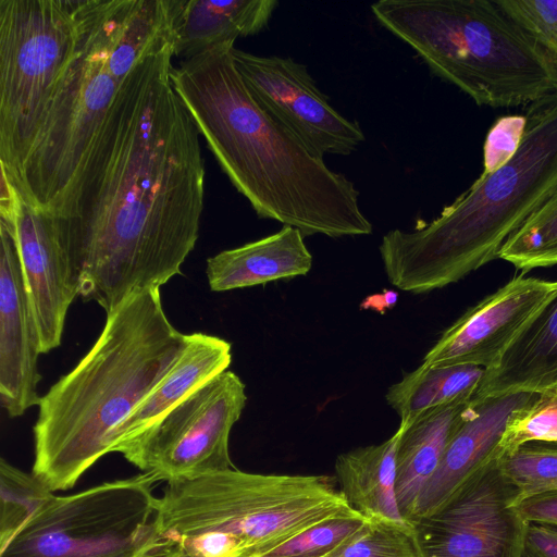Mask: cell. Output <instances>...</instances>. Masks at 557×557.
<instances>
[{"label":"cell","instance_id":"obj_1","mask_svg":"<svg viewBox=\"0 0 557 557\" xmlns=\"http://www.w3.org/2000/svg\"><path fill=\"white\" fill-rule=\"evenodd\" d=\"M173 42L124 81L71 194L52 214L107 314L160 288L194 249L205 197L199 132L170 79Z\"/></svg>","mask_w":557,"mask_h":557},{"label":"cell","instance_id":"obj_2","mask_svg":"<svg viewBox=\"0 0 557 557\" xmlns=\"http://www.w3.org/2000/svg\"><path fill=\"white\" fill-rule=\"evenodd\" d=\"M235 41L172 66L170 79L222 171L259 218L304 237L369 235L359 191L255 99L233 59Z\"/></svg>","mask_w":557,"mask_h":557},{"label":"cell","instance_id":"obj_3","mask_svg":"<svg viewBox=\"0 0 557 557\" xmlns=\"http://www.w3.org/2000/svg\"><path fill=\"white\" fill-rule=\"evenodd\" d=\"M186 344L160 288L129 295L107 314L90 350L40 397L32 473L65 491L104 455L113 435L168 373Z\"/></svg>","mask_w":557,"mask_h":557},{"label":"cell","instance_id":"obj_4","mask_svg":"<svg viewBox=\"0 0 557 557\" xmlns=\"http://www.w3.org/2000/svg\"><path fill=\"white\" fill-rule=\"evenodd\" d=\"M512 158L481 174L441 214L411 232L393 230L379 246L388 281L423 294L456 283L497 258L557 188V90L530 103Z\"/></svg>","mask_w":557,"mask_h":557},{"label":"cell","instance_id":"obj_5","mask_svg":"<svg viewBox=\"0 0 557 557\" xmlns=\"http://www.w3.org/2000/svg\"><path fill=\"white\" fill-rule=\"evenodd\" d=\"M356 515L335 478L234 467L168 483L145 557H262L318 523Z\"/></svg>","mask_w":557,"mask_h":557},{"label":"cell","instance_id":"obj_6","mask_svg":"<svg viewBox=\"0 0 557 557\" xmlns=\"http://www.w3.org/2000/svg\"><path fill=\"white\" fill-rule=\"evenodd\" d=\"M131 0H81L76 50L23 164L9 177L29 205L55 214L77 182L124 81L158 50Z\"/></svg>","mask_w":557,"mask_h":557},{"label":"cell","instance_id":"obj_7","mask_svg":"<svg viewBox=\"0 0 557 557\" xmlns=\"http://www.w3.org/2000/svg\"><path fill=\"white\" fill-rule=\"evenodd\" d=\"M375 20L478 106L530 104L557 90V63L488 0H380Z\"/></svg>","mask_w":557,"mask_h":557},{"label":"cell","instance_id":"obj_8","mask_svg":"<svg viewBox=\"0 0 557 557\" xmlns=\"http://www.w3.org/2000/svg\"><path fill=\"white\" fill-rule=\"evenodd\" d=\"M81 0H0V168L16 174L77 46Z\"/></svg>","mask_w":557,"mask_h":557},{"label":"cell","instance_id":"obj_9","mask_svg":"<svg viewBox=\"0 0 557 557\" xmlns=\"http://www.w3.org/2000/svg\"><path fill=\"white\" fill-rule=\"evenodd\" d=\"M156 482L141 473L54 496L0 557H145L156 533Z\"/></svg>","mask_w":557,"mask_h":557},{"label":"cell","instance_id":"obj_10","mask_svg":"<svg viewBox=\"0 0 557 557\" xmlns=\"http://www.w3.org/2000/svg\"><path fill=\"white\" fill-rule=\"evenodd\" d=\"M246 400L244 382L226 370L113 451L168 483L234 468L230 433Z\"/></svg>","mask_w":557,"mask_h":557},{"label":"cell","instance_id":"obj_11","mask_svg":"<svg viewBox=\"0 0 557 557\" xmlns=\"http://www.w3.org/2000/svg\"><path fill=\"white\" fill-rule=\"evenodd\" d=\"M519 493L491 461L433 515L413 522L424 557H521Z\"/></svg>","mask_w":557,"mask_h":557},{"label":"cell","instance_id":"obj_12","mask_svg":"<svg viewBox=\"0 0 557 557\" xmlns=\"http://www.w3.org/2000/svg\"><path fill=\"white\" fill-rule=\"evenodd\" d=\"M234 63L259 104L314 156H347L364 140L357 122L336 111L305 64L233 48Z\"/></svg>","mask_w":557,"mask_h":557},{"label":"cell","instance_id":"obj_13","mask_svg":"<svg viewBox=\"0 0 557 557\" xmlns=\"http://www.w3.org/2000/svg\"><path fill=\"white\" fill-rule=\"evenodd\" d=\"M557 293V281L513 277L468 309L425 354L428 367L493 368L520 331Z\"/></svg>","mask_w":557,"mask_h":557},{"label":"cell","instance_id":"obj_14","mask_svg":"<svg viewBox=\"0 0 557 557\" xmlns=\"http://www.w3.org/2000/svg\"><path fill=\"white\" fill-rule=\"evenodd\" d=\"M12 220L40 354H47L61 345L69 308L79 296L81 273L52 214L20 195Z\"/></svg>","mask_w":557,"mask_h":557},{"label":"cell","instance_id":"obj_15","mask_svg":"<svg viewBox=\"0 0 557 557\" xmlns=\"http://www.w3.org/2000/svg\"><path fill=\"white\" fill-rule=\"evenodd\" d=\"M39 354L13 220L0 219V400L11 418L39 404Z\"/></svg>","mask_w":557,"mask_h":557},{"label":"cell","instance_id":"obj_16","mask_svg":"<svg viewBox=\"0 0 557 557\" xmlns=\"http://www.w3.org/2000/svg\"><path fill=\"white\" fill-rule=\"evenodd\" d=\"M540 393L520 392L498 396H478L448 443L442 460L424 486L413 515L414 521L440 509L467 481L494 459L510 417Z\"/></svg>","mask_w":557,"mask_h":557},{"label":"cell","instance_id":"obj_17","mask_svg":"<svg viewBox=\"0 0 557 557\" xmlns=\"http://www.w3.org/2000/svg\"><path fill=\"white\" fill-rule=\"evenodd\" d=\"M474 395L431 409L399 425L395 490L403 517L412 524L418 499L451 437L467 418Z\"/></svg>","mask_w":557,"mask_h":557},{"label":"cell","instance_id":"obj_18","mask_svg":"<svg viewBox=\"0 0 557 557\" xmlns=\"http://www.w3.org/2000/svg\"><path fill=\"white\" fill-rule=\"evenodd\" d=\"M557 391V293L520 331L498 362L485 370L478 396Z\"/></svg>","mask_w":557,"mask_h":557},{"label":"cell","instance_id":"obj_19","mask_svg":"<svg viewBox=\"0 0 557 557\" xmlns=\"http://www.w3.org/2000/svg\"><path fill=\"white\" fill-rule=\"evenodd\" d=\"M276 0H170L174 55L184 60L267 28Z\"/></svg>","mask_w":557,"mask_h":557},{"label":"cell","instance_id":"obj_20","mask_svg":"<svg viewBox=\"0 0 557 557\" xmlns=\"http://www.w3.org/2000/svg\"><path fill=\"white\" fill-rule=\"evenodd\" d=\"M304 238L298 228L284 225L274 234L210 257L206 268L210 289L226 292L306 275L312 256Z\"/></svg>","mask_w":557,"mask_h":557},{"label":"cell","instance_id":"obj_21","mask_svg":"<svg viewBox=\"0 0 557 557\" xmlns=\"http://www.w3.org/2000/svg\"><path fill=\"white\" fill-rule=\"evenodd\" d=\"M232 345L218 336L186 334V344L168 373L113 435V449L153 424L194 391L227 370Z\"/></svg>","mask_w":557,"mask_h":557},{"label":"cell","instance_id":"obj_22","mask_svg":"<svg viewBox=\"0 0 557 557\" xmlns=\"http://www.w3.org/2000/svg\"><path fill=\"white\" fill-rule=\"evenodd\" d=\"M398 429L381 444L337 456L335 481L348 505L367 520L413 527L401 515L395 490Z\"/></svg>","mask_w":557,"mask_h":557},{"label":"cell","instance_id":"obj_23","mask_svg":"<svg viewBox=\"0 0 557 557\" xmlns=\"http://www.w3.org/2000/svg\"><path fill=\"white\" fill-rule=\"evenodd\" d=\"M485 369L474 364L428 367L416 370L391 385L385 395L387 404L407 425L420 414L457 399L473 396Z\"/></svg>","mask_w":557,"mask_h":557},{"label":"cell","instance_id":"obj_24","mask_svg":"<svg viewBox=\"0 0 557 557\" xmlns=\"http://www.w3.org/2000/svg\"><path fill=\"white\" fill-rule=\"evenodd\" d=\"M497 258L522 273L557 265V188L508 237Z\"/></svg>","mask_w":557,"mask_h":557},{"label":"cell","instance_id":"obj_25","mask_svg":"<svg viewBox=\"0 0 557 557\" xmlns=\"http://www.w3.org/2000/svg\"><path fill=\"white\" fill-rule=\"evenodd\" d=\"M55 495L34 473L0 460V550Z\"/></svg>","mask_w":557,"mask_h":557},{"label":"cell","instance_id":"obj_26","mask_svg":"<svg viewBox=\"0 0 557 557\" xmlns=\"http://www.w3.org/2000/svg\"><path fill=\"white\" fill-rule=\"evenodd\" d=\"M498 465L518 491L519 500L557 492V443H525L499 457Z\"/></svg>","mask_w":557,"mask_h":557},{"label":"cell","instance_id":"obj_27","mask_svg":"<svg viewBox=\"0 0 557 557\" xmlns=\"http://www.w3.org/2000/svg\"><path fill=\"white\" fill-rule=\"evenodd\" d=\"M326 557H424L414 527L367 520Z\"/></svg>","mask_w":557,"mask_h":557},{"label":"cell","instance_id":"obj_28","mask_svg":"<svg viewBox=\"0 0 557 557\" xmlns=\"http://www.w3.org/2000/svg\"><path fill=\"white\" fill-rule=\"evenodd\" d=\"M530 442L557 443V391L540 393L508 420L498 458Z\"/></svg>","mask_w":557,"mask_h":557},{"label":"cell","instance_id":"obj_29","mask_svg":"<svg viewBox=\"0 0 557 557\" xmlns=\"http://www.w3.org/2000/svg\"><path fill=\"white\" fill-rule=\"evenodd\" d=\"M367 519L360 515L318 523L273 548L262 557H326L358 532Z\"/></svg>","mask_w":557,"mask_h":557},{"label":"cell","instance_id":"obj_30","mask_svg":"<svg viewBox=\"0 0 557 557\" xmlns=\"http://www.w3.org/2000/svg\"><path fill=\"white\" fill-rule=\"evenodd\" d=\"M496 3L557 63V0H502Z\"/></svg>","mask_w":557,"mask_h":557},{"label":"cell","instance_id":"obj_31","mask_svg":"<svg viewBox=\"0 0 557 557\" xmlns=\"http://www.w3.org/2000/svg\"><path fill=\"white\" fill-rule=\"evenodd\" d=\"M525 123L524 115H505L495 121L483 146V174L496 171L512 158L521 144Z\"/></svg>","mask_w":557,"mask_h":557},{"label":"cell","instance_id":"obj_32","mask_svg":"<svg viewBox=\"0 0 557 557\" xmlns=\"http://www.w3.org/2000/svg\"><path fill=\"white\" fill-rule=\"evenodd\" d=\"M521 557H557V525L528 523Z\"/></svg>","mask_w":557,"mask_h":557},{"label":"cell","instance_id":"obj_33","mask_svg":"<svg viewBox=\"0 0 557 557\" xmlns=\"http://www.w3.org/2000/svg\"><path fill=\"white\" fill-rule=\"evenodd\" d=\"M516 507L528 523L557 525V492L522 498L517 502Z\"/></svg>","mask_w":557,"mask_h":557}]
</instances>
